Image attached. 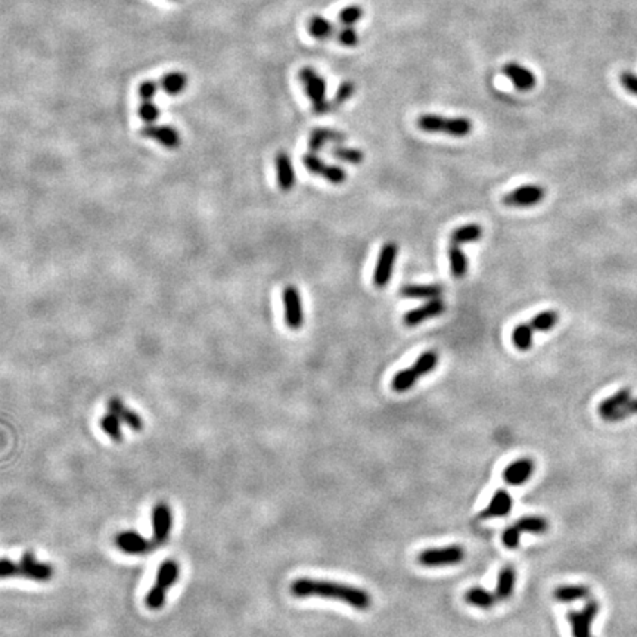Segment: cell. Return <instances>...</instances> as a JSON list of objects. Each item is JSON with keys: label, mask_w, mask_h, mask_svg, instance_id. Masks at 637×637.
Wrapping results in <instances>:
<instances>
[{"label": "cell", "mask_w": 637, "mask_h": 637, "mask_svg": "<svg viewBox=\"0 0 637 637\" xmlns=\"http://www.w3.org/2000/svg\"><path fill=\"white\" fill-rule=\"evenodd\" d=\"M108 411L109 413L116 415L121 422L126 424L133 431H142L143 429V419L136 413L132 409L126 407L124 402L120 397H111L108 400Z\"/></svg>", "instance_id": "e0dca14e"}, {"label": "cell", "mask_w": 637, "mask_h": 637, "mask_svg": "<svg viewBox=\"0 0 637 637\" xmlns=\"http://www.w3.org/2000/svg\"><path fill=\"white\" fill-rule=\"evenodd\" d=\"M309 31L314 39L318 40H326L329 37H332V34L335 33V27L329 19H326L322 15H314L309 21Z\"/></svg>", "instance_id": "4dcf8cb0"}, {"label": "cell", "mask_w": 637, "mask_h": 637, "mask_svg": "<svg viewBox=\"0 0 637 637\" xmlns=\"http://www.w3.org/2000/svg\"><path fill=\"white\" fill-rule=\"evenodd\" d=\"M188 86V75L185 73L180 71H173L163 75V78L159 80V87H161L164 92L170 96H177L180 95Z\"/></svg>", "instance_id": "d4e9b609"}, {"label": "cell", "mask_w": 637, "mask_h": 637, "mask_svg": "<svg viewBox=\"0 0 637 637\" xmlns=\"http://www.w3.org/2000/svg\"><path fill=\"white\" fill-rule=\"evenodd\" d=\"M167 599V589L161 587L159 584H155L146 595V607L150 609H161L165 604Z\"/></svg>", "instance_id": "8d00e7d4"}, {"label": "cell", "mask_w": 637, "mask_h": 637, "mask_svg": "<svg viewBox=\"0 0 637 637\" xmlns=\"http://www.w3.org/2000/svg\"><path fill=\"white\" fill-rule=\"evenodd\" d=\"M483 237V227L476 223H469L458 227L456 231H453L450 236V242L462 245V244H469V242H476L480 241Z\"/></svg>", "instance_id": "4316f807"}, {"label": "cell", "mask_w": 637, "mask_h": 637, "mask_svg": "<svg viewBox=\"0 0 637 637\" xmlns=\"http://www.w3.org/2000/svg\"><path fill=\"white\" fill-rule=\"evenodd\" d=\"M141 134L147 139L156 141L167 150H174L180 145V133L172 126H158V124H146L141 130Z\"/></svg>", "instance_id": "5bb4252c"}, {"label": "cell", "mask_w": 637, "mask_h": 637, "mask_svg": "<svg viewBox=\"0 0 637 637\" xmlns=\"http://www.w3.org/2000/svg\"><path fill=\"white\" fill-rule=\"evenodd\" d=\"M300 80L305 89V93L313 104L316 114H325L331 108V104L326 100V82L314 68L304 66L300 71Z\"/></svg>", "instance_id": "3957f363"}, {"label": "cell", "mask_w": 637, "mask_h": 637, "mask_svg": "<svg viewBox=\"0 0 637 637\" xmlns=\"http://www.w3.org/2000/svg\"><path fill=\"white\" fill-rule=\"evenodd\" d=\"M515 582H517V573L515 568L512 565H506L502 568V571L499 573L497 578V586L494 590V595L497 600H506L514 593L515 589Z\"/></svg>", "instance_id": "44dd1931"}, {"label": "cell", "mask_w": 637, "mask_h": 637, "mask_svg": "<svg viewBox=\"0 0 637 637\" xmlns=\"http://www.w3.org/2000/svg\"><path fill=\"white\" fill-rule=\"evenodd\" d=\"M534 332L536 331L531 328L530 322L515 326L514 332H512V341H514V346L521 351H528L532 347Z\"/></svg>", "instance_id": "1f68e13d"}, {"label": "cell", "mask_w": 637, "mask_h": 637, "mask_svg": "<svg viewBox=\"0 0 637 637\" xmlns=\"http://www.w3.org/2000/svg\"><path fill=\"white\" fill-rule=\"evenodd\" d=\"M355 92H356V86H355V83L344 82L343 84H341V86L338 87V92H337V95H335V104H338V105H339V104H344V102L348 100Z\"/></svg>", "instance_id": "bcb514c9"}, {"label": "cell", "mask_w": 637, "mask_h": 637, "mask_svg": "<svg viewBox=\"0 0 637 637\" xmlns=\"http://www.w3.org/2000/svg\"><path fill=\"white\" fill-rule=\"evenodd\" d=\"M630 398H631V390L629 388V386L621 388L618 393L605 398V400L599 404L598 407L599 416L605 420L611 413H613L617 409H620L622 404L627 403Z\"/></svg>", "instance_id": "cb8c5ba5"}, {"label": "cell", "mask_w": 637, "mask_h": 637, "mask_svg": "<svg viewBox=\"0 0 637 637\" xmlns=\"http://www.w3.org/2000/svg\"><path fill=\"white\" fill-rule=\"evenodd\" d=\"M276 173L279 188L285 192H289L295 186V172L292 161L287 152H279L276 155Z\"/></svg>", "instance_id": "d6986e66"}, {"label": "cell", "mask_w": 637, "mask_h": 637, "mask_svg": "<svg viewBox=\"0 0 637 637\" xmlns=\"http://www.w3.org/2000/svg\"><path fill=\"white\" fill-rule=\"evenodd\" d=\"M397 254H398V246L394 242H386L381 248L377 266H375V271H373V285L377 288L382 289L390 283Z\"/></svg>", "instance_id": "8992f818"}, {"label": "cell", "mask_w": 637, "mask_h": 637, "mask_svg": "<svg viewBox=\"0 0 637 637\" xmlns=\"http://www.w3.org/2000/svg\"><path fill=\"white\" fill-rule=\"evenodd\" d=\"M534 472V462L528 458H522L506 466L503 471V480L509 485L526 484Z\"/></svg>", "instance_id": "9a60e30c"}, {"label": "cell", "mask_w": 637, "mask_h": 637, "mask_svg": "<svg viewBox=\"0 0 637 637\" xmlns=\"http://www.w3.org/2000/svg\"><path fill=\"white\" fill-rule=\"evenodd\" d=\"M418 127L428 133H446L453 138H465L472 132V121L466 117L446 118L436 114H425L418 118Z\"/></svg>", "instance_id": "7a4b0ae2"}, {"label": "cell", "mask_w": 637, "mask_h": 637, "mask_svg": "<svg viewBox=\"0 0 637 637\" xmlns=\"http://www.w3.org/2000/svg\"><path fill=\"white\" fill-rule=\"evenodd\" d=\"M173 527V514L170 506L159 502L152 509V541L155 546L167 543Z\"/></svg>", "instance_id": "52a82bcc"}, {"label": "cell", "mask_w": 637, "mask_h": 637, "mask_svg": "<svg viewBox=\"0 0 637 637\" xmlns=\"http://www.w3.org/2000/svg\"><path fill=\"white\" fill-rule=\"evenodd\" d=\"M303 164L312 174H321L322 176L323 172H325V168H326V164L313 152H309V154H305L303 156Z\"/></svg>", "instance_id": "60d3db41"}, {"label": "cell", "mask_w": 637, "mask_h": 637, "mask_svg": "<svg viewBox=\"0 0 637 637\" xmlns=\"http://www.w3.org/2000/svg\"><path fill=\"white\" fill-rule=\"evenodd\" d=\"M116 544L120 550L129 555H145L155 548V543L146 540L136 531H123L116 536Z\"/></svg>", "instance_id": "7c38bea8"}, {"label": "cell", "mask_w": 637, "mask_h": 637, "mask_svg": "<svg viewBox=\"0 0 637 637\" xmlns=\"http://www.w3.org/2000/svg\"><path fill=\"white\" fill-rule=\"evenodd\" d=\"M179 574H180L179 564L173 559H167L158 568L156 584L168 590V587H172L179 580Z\"/></svg>", "instance_id": "83f0119b"}, {"label": "cell", "mask_w": 637, "mask_h": 637, "mask_svg": "<svg viewBox=\"0 0 637 637\" xmlns=\"http://www.w3.org/2000/svg\"><path fill=\"white\" fill-rule=\"evenodd\" d=\"M512 509V497L506 490H497L490 503L480 514V519H490V518H500L510 514Z\"/></svg>", "instance_id": "ac0fdd59"}, {"label": "cell", "mask_w": 637, "mask_h": 637, "mask_svg": "<svg viewBox=\"0 0 637 637\" xmlns=\"http://www.w3.org/2000/svg\"><path fill=\"white\" fill-rule=\"evenodd\" d=\"M437 363H438V355L436 351L429 350V351L422 352V355L416 359V361L411 366V369L415 377L419 379L420 377H424V375H428L434 370L437 368Z\"/></svg>", "instance_id": "f546056e"}, {"label": "cell", "mask_w": 637, "mask_h": 637, "mask_svg": "<svg viewBox=\"0 0 637 637\" xmlns=\"http://www.w3.org/2000/svg\"><path fill=\"white\" fill-rule=\"evenodd\" d=\"M503 74L510 78V82L514 86L521 90V92H528V90L536 87V75H534L528 68L522 66L517 62H509L503 66Z\"/></svg>", "instance_id": "2e32d148"}, {"label": "cell", "mask_w": 637, "mask_h": 637, "mask_svg": "<svg viewBox=\"0 0 637 637\" xmlns=\"http://www.w3.org/2000/svg\"><path fill=\"white\" fill-rule=\"evenodd\" d=\"M445 292L441 285H413V283H409V285H404L400 289V294L406 298H413V300H434L440 298V295Z\"/></svg>", "instance_id": "7402d4cb"}, {"label": "cell", "mask_w": 637, "mask_h": 637, "mask_svg": "<svg viewBox=\"0 0 637 637\" xmlns=\"http://www.w3.org/2000/svg\"><path fill=\"white\" fill-rule=\"evenodd\" d=\"M21 575L26 577L28 580H33V582H49V580L53 577V568L49 564H44L36 559L31 552H26L22 555L21 561Z\"/></svg>", "instance_id": "8fae6325"}, {"label": "cell", "mask_w": 637, "mask_h": 637, "mask_svg": "<svg viewBox=\"0 0 637 637\" xmlns=\"http://www.w3.org/2000/svg\"><path fill=\"white\" fill-rule=\"evenodd\" d=\"M337 39H338V42L341 44H343V46L352 48V46H356V44L359 43V34L352 27L344 26L343 28H341V31L338 33Z\"/></svg>", "instance_id": "7bdbcfd3"}, {"label": "cell", "mask_w": 637, "mask_h": 637, "mask_svg": "<svg viewBox=\"0 0 637 637\" xmlns=\"http://www.w3.org/2000/svg\"><path fill=\"white\" fill-rule=\"evenodd\" d=\"M557 322H559V314H557V312L546 310V312H541L534 316L530 321V325L534 331L548 332L552 328L557 325Z\"/></svg>", "instance_id": "d6a6232c"}, {"label": "cell", "mask_w": 637, "mask_h": 637, "mask_svg": "<svg viewBox=\"0 0 637 637\" xmlns=\"http://www.w3.org/2000/svg\"><path fill=\"white\" fill-rule=\"evenodd\" d=\"M449 260H450V269L451 275L458 279H462L466 271H468V260H466L465 253L462 251L460 245L451 244L449 248Z\"/></svg>", "instance_id": "f1b7e54d"}, {"label": "cell", "mask_w": 637, "mask_h": 637, "mask_svg": "<svg viewBox=\"0 0 637 637\" xmlns=\"http://www.w3.org/2000/svg\"><path fill=\"white\" fill-rule=\"evenodd\" d=\"M138 114L145 124H155L159 118V109L152 100H143L138 109Z\"/></svg>", "instance_id": "ab89813d"}, {"label": "cell", "mask_w": 637, "mask_h": 637, "mask_svg": "<svg viewBox=\"0 0 637 637\" xmlns=\"http://www.w3.org/2000/svg\"><path fill=\"white\" fill-rule=\"evenodd\" d=\"M590 596V589L582 584H570V586H559L553 591V598L561 602V604H571L575 600L587 599Z\"/></svg>", "instance_id": "603a6c76"}, {"label": "cell", "mask_w": 637, "mask_h": 637, "mask_svg": "<svg viewBox=\"0 0 637 637\" xmlns=\"http://www.w3.org/2000/svg\"><path fill=\"white\" fill-rule=\"evenodd\" d=\"M12 575H21L19 562H12L10 559H0V578H8Z\"/></svg>", "instance_id": "f6af8a7d"}, {"label": "cell", "mask_w": 637, "mask_h": 637, "mask_svg": "<svg viewBox=\"0 0 637 637\" xmlns=\"http://www.w3.org/2000/svg\"><path fill=\"white\" fill-rule=\"evenodd\" d=\"M328 181H331L332 185H341L344 183L347 179V173L343 167L338 165H326L325 172L322 174Z\"/></svg>", "instance_id": "b9f144b4"}, {"label": "cell", "mask_w": 637, "mask_h": 637, "mask_svg": "<svg viewBox=\"0 0 637 637\" xmlns=\"http://www.w3.org/2000/svg\"><path fill=\"white\" fill-rule=\"evenodd\" d=\"M465 600L468 602L469 605L481 608V609H490L497 604V598L494 593H490V591L483 589V587H472L465 593Z\"/></svg>", "instance_id": "484cf974"}, {"label": "cell", "mask_w": 637, "mask_h": 637, "mask_svg": "<svg viewBox=\"0 0 637 637\" xmlns=\"http://www.w3.org/2000/svg\"><path fill=\"white\" fill-rule=\"evenodd\" d=\"M100 428L102 431L108 434L114 441H123V431H121V420L112 413H107L100 419Z\"/></svg>", "instance_id": "d590c367"}, {"label": "cell", "mask_w": 637, "mask_h": 637, "mask_svg": "<svg viewBox=\"0 0 637 637\" xmlns=\"http://www.w3.org/2000/svg\"><path fill=\"white\" fill-rule=\"evenodd\" d=\"M346 141V134L343 133H339L337 130H332V129H314L312 133H310V139H309V147H310V152L313 154H317V152H321L323 150V146L326 143H341V142H344Z\"/></svg>", "instance_id": "ffe728a7"}, {"label": "cell", "mask_w": 637, "mask_h": 637, "mask_svg": "<svg viewBox=\"0 0 637 637\" xmlns=\"http://www.w3.org/2000/svg\"><path fill=\"white\" fill-rule=\"evenodd\" d=\"M416 382H418V378L413 375L412 369L407 368L394 375V378L391 381V386L395 393H404L407 390H411Z\"/></svg>", "instance_id": "836d02e7"}, {"label": "cell", "mask_w": 637, "mask_h": 637, "mask_svg": "<svg viewBox=\"0 0 637 637\" xmlns=\"http://www.w3.org/2000/svg\"><path fill=\"white\" fill-rule=\"evenodd\" d=\"M291 593L295 598L318 596L325 599H337L359 611H366L372 605V598L366 590L335 582H326V580L298 578L291 584Z\"/></svg>", "instance_id": "6da1fadb"}, {"label": "cell", "mask_w": 637, "mask_h": 637, "mask_svg": "<svg viewBox=\"0 0 637 637\" xmlns=\"http://www.w3.org/2000/svg\"><path fill=\"white\" fill-rule=\"evenodd\" d=\"M621 80V84L629 90L630 93H633L634 96H637V75L630 73V71H624L620 77Z\"/></svg>", "instance_id": "7dc6e473"}, {"label": "cell", "mask_w": 637, "mask_h": 637, "mask_svg": "<svg viewBox=\"0 0 637 637\" xmlns=\"http://www.w3.org/2000/svg\"><path fill=\"white\" fill-rule=\"evenodd\" d=\"M361 17H363V9L359 5H350L341 10L338 18L343 26L352 27L355 24H357V22L361 19Z\"/></svg>", "instance_id": "f35d334b"}, {"label": "cell", "mask_w": 637, "mask_h": 637, "mask_svg": "<svg viewBox=\"0 0 637 637\" xmlns=\"http://www.w3.org/2000/svg\"><path fill=\"white\" fill-rule=\"evenodd\" d=\"M549 530V522L541 517H522L514 526L508 527L503 531V544L508 549H517L519 546V539L522 532L531 534H544Z\"/></svg>", "instance_id": "277c9868"}, {"label": "cell", "mask_w": 637, "mask_h": 637, "mask_svg": "<svg viewBox=\"0 0 637 637\" xmlns=\"http://www.w3.org/2000/svg\"><path fill=\"white\" fill-rule=\"evenodd\" d=\"M633 415H637V398H630L627 403L622 404L613 413H611L605 420L607 422H620V420L627 419Z\"/></svg>", "instance_id": "74e56055"}, {"label": "cell", "mask_w": 637, "mask_h": 637, "mask_svg": "<svg viewBox=\"0 0 637 637\" xmlns=\"http://www.w3.org/2000/svg\"><path fill=\"white\" fill-rule=\"evenodd\" d=\"M599 612V604L596 600H589L582 611L568 612V621L571 624L574 637H591V622Z\"/></svg>", "instance_id": "ba28073f"}, {"label": "cell", "mask_w": 637, "mask_h": 637, "mask_svg": "<svg viewBox=\"0 0 637 637\" xmlns=\"http://www.w3.org/2000/svg\"><path fill=\"white\" fill-rule=\"evenodd\" d=\"M283 305H285V322L287 325L297 331L304 323V313H303V303L300 297V291L289 285L282 292Z\"/></svg>", "instance_id": "30bf717a"}, {"label": "cell", "mask_w": 637, "mask_h": 637, "mask_svg": "<svg viewBox=\"0 0 637 637\" xmlns=\"http://www.w3.org/2000/svg\"><path fill=\"white\" fill-rule=\"evenodd\" d=\"M331 155L339 161L350 163V164H360L365 159V154H363L360 150H355V147H347V146H335L331 150Z\"/></svg>", "instance_id": "e575fe53"}, {"label": "cell", "mask_w": 637, "mask_h": 637, "mask_svg": "<svg viewBox=\"0 0 637 637\" xmlns=\"http://www.w3.org/2000/svg\"><path fill=\"white\" fill-rule=\"evenodd\" d=\"M446 312V304L441 298H434V300H428L424 305L418 307L415 310H411L409 313L404 314L403 322L406 326H418L422 322L428 321L431 317H437L441 316Z\"/></svg>", "instance_id": "4fadbf2b"}, {"label": "cell", "mask_w": 637, "mask_h": 637, "mask_svg": "<svg viewBox=\"0 0 637 637\" xmlns=\"http://www.w3.org/2000/svg\"><path fill=\"white\" fill-rule=\"evenodd\" d=\"M544 197L546 190L540 185H524L505 195L503 204L509 207H532L540 204Z\"/></svg>", "instance_id": "9c48e42d"}, {"label": "cell", "mask_w": 637, "mask_h": 637, "mask_svg": "<svg viewBox=\"0 0 637 637\" xmlns=\"http://www.w3.org/2000/svg\"><path fill=\"white\" fill-rule=\"evenodd\" d=\"M159 84L156 82H152V80H145L139 84L138 93L142 100H152L158 92Z\"/></svg>", "instance_id": "ee69618b"}, {"label": "cell", "mask_w": 637, "mask_h": 637, "mask_svg": "<svg viewBox=\"0 0 637 637\" xmlns=\"http://www.w3.org/2000/svg\"><path fill=\"white\" fill-rule=\"evenodd\" d=\"M465 559V550L458 544L445 546V548H432L422 550L418 555V562L422 566L437 568L446 565H456Z\"/></svg>", "instance_id": "5b68a950"}]
</instances>
